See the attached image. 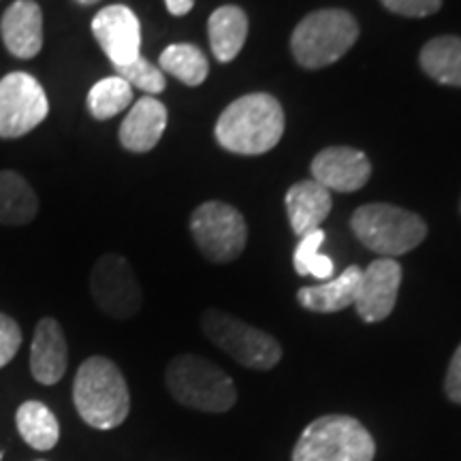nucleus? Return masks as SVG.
Wrapping results in <instances>:
<instances>
[{
    "instance_id": "obj_1",
    "label": "nucleus",
    "mask_w": 461,
    "mask_h": 461,
    "mask_svg": "<svg viewBox=\"0 0 461 461\" xmlns=\"http://www.w3.org/2000/svg\"><path fill=\"white\" fill-rule=\"evenodd\" d=\"M285 132V112L272 95L255 92L240 96L216 122V140L224 149L257 157L278 146Z\"/></svg>"
},
{
    "instance_id": "obj_2",
    "label": "nucleus",
    "mask_w": 461,
    "mask_h": 461,
    "mask_svg": "<svg viewBox=\"0 0 461 461\" xmlns=\"http://www.w3.org/2000/svg\"><path fill=\"white\" fill-rule=\"evenodd\" d=\"M73 403L90 428L113 429L122 425L131 412V393L120 367L107 357H88L75 374Z\"/></svg>"
},
{
    "instance_id": "obj_3",
    "label": "nucleus",
    "mask_w": 461,
    "mask_h": 461,
    "mask_svg": "<svg viewBox=\"0 0 461 461\" xmlns=\"http://www.w3.org/2000/svg\"><path fill=\"white\" fill-rule=\"evenodd\" d=\"M165 383L173 400L201 412H227L238 402L229 374L197 355L176 357L167 366Z\"/></svg>"
},
{
    "instance_id": "obj_4",
    "label": "nucleus",
    "mask_w": 461,
    "mask_h": 461,
    "mask_svg": "<svg viewBox=\"0 0 461 461\" xmlns=\"http://www.w3.org/2000/svg\"><path fill=\"white\" fill-rule=\"evenodd\" d=\"M376 442L359 420L327 414L312 420L293 448V461H372Z\"/></svg>"
},
{
    "instance_id": "obj_5",
    "label": "nucleus",
    "mask_w": 461,
    "mask_h": 461,
    "mask_svg": "<svg viewBox=\"0 0 461 461\" xmlns=\"http://www.w3.org/2000/svg\"><path fill=\"white\" fill-rule=\"evenodd\" d=\"M357 240L384 258L406 255L428 235V224L414 212L389 203L363 205L350 218Z\"/></svg>"
},
{
    "instance_id": "obj_6",
    "label": "nucleus",
    "mask_w": 461,
    "mask_h": 461,
    "mask_svg": "<svg viewBox=\"0 0 461 461\" xmlns=\"http://www.w3.org/2000/svg\"><path fill=\"white\" fill-rule=\"evenodd\" d=\"M359 37V24L344 9H321L303 17L293 31L291 51L305 68H322L338 62Z\"/></svg>"
},
{
    "instance_id": "obj_7",
    "label": "nucleus",
    "mask_w": 461,
    "mask_h": 461,
    "mask_svg": "<svg viewBox=\"0 0 461 461\" xmlns=\"http://www.w3.org/2000/svg\"><path fill=\"white\" fill-rule=\"evenodd\" d=\"M201 327L210 342L250 370H272L282 359L278 339L221 310H205Z\"/></svg>"
},
{
    "instance_id": "obj_8",
    "label": "nucleus",
    "mask_w": 461,
    "mask_h": 461,
    "mask_svg": "<svg viewBox=\"0 0 461 461\" xmlns=\"http://www.w3.org/2000/svg\"><path fill=\"white\" fill-rule=\"evenodd\" d=\"M190 233L201 255L214 263L235 261L246 248L248 227L244 216L222 201H207L190 216Z\"/></svg>"
},
{
    "instance_id": "obj_9",
    "label": "nucleus",
    "mask_w": 461,
    "mask_h": 461,
    "mask_svg": "<svg viewBox=\"0 0 461 461\" xmlns=\"http://www.w3.org/2000/svg\"><path fill=\"white\" fill-rule=\"evenodd\" d=\"M48 113V95L31 73L15 71L0 79V140L28 135Z\"/></svg>"
},
{
    "instance_id": "obj_10",
    "label": "nucleus",
    "mask_w": 461,
    "mask_h": 461,
    "mask_svg": "<svg viewBox=\"0 0 461 461\" xmlns=\"http://www.w3.org/2000/svg\"><path fill=\"white\" fill-rule=\"evenodd\" d=\"M90 293L101 312L115 321L132 319L141 310L143 293L131 263L120 255H103L90 272Z\"/></svg>"
},
{
    "instance_id": "obj_11",
    "label": "nucleus",
    "mask_w": 461,
    "mask_h": 461,
    "mask_svg": "<svg viewBox=\"0 0 461 461\" xmlns=\"http://www.w3.org/2000/svg\"><path fill=\"white\" fill-rule=\"evenodd\" d=\"M402 285V265L380 257L361 269L355 293V310L366 322H380L393 312Z\"/></svg>"
},
{
    "instance_id": "obj_12",
    "label": "nucleus",
    "mask_w": 461,
    "mask_h": 461,
    "mask_svg": "<svg viewBox=\"0 0 461 461\" xmlns=\"http://www.w3.org/2000/svg\"><path fill=\"white\" fill-rule=\"evenodd\" d=\"M92 34L113 67L129 65L141 56L140 20L124 5H109L101 9L92 20Z\"/></svg>"
},
{
    "instance_id": "obj_13",
    "label": "nucleus",
    "mask_w": 461,
    "mask_h": 461,
    "mask_svg": "<svg viewBox=\"0 0 461 461\" xmlns=\"http://www.w3.org/2000/svg\"><path fill=\"white\" fill-rule=\"evenodd\" d=\"M370 176V158L355 148H327L312 160V177L327 190L355 193L366 186Z\"/></svg>"
},
{
    "instance_id": "obj_14",
    "label": "nucleus",
    "mask_w": 461,
    "mask_h": 461,
    "mask_svg": "<svg viewBox=\"0 0 461 461\" xmlns=\"http://www.w3.org/2000/svg\"><path fill=\"white\" fill-rule=\"evenodd\" d=\"M68 366V346L60 322L45 316L37 322L31 346V374L39 384L60 383Z\"/></svg>"
},
{
    "instance_id": "obj_15",
    "label": "nucleus",
    "mask_w": 461,
    "mask_h": 461,
    "mask_svg": "<svg viewBox=\"0 0 461 461\" xmlns=\"http://www.w3.org/2000/svg\"><path fill=\"white\" fill-rule=\"evenodd\" d=\"M5 48L20 60H31L43 48V11L34 0H15L0 20Z\"/></svg>"
},
{
    "instance_id": "obj_16",
    "label": "nucleus",
    "mask_w": 461,
    "mask_h": 461,
    "mask_svg": "<svg viewBox=\"0 0 461 461\" xmlns=\"http://www.w3.org/2000/svg\"><path fill=\"white\" fill-rule=\"evenodd\" d=\"M167 129V107L154 96H143L126 113L120 126V143L135 154H146L158 146Z\"/></svg>"
},
{
    "instance_id": "obj_17",
    "label": "nucleus",
    "mask_w": 461,
    "mask_h": 461,
    "mask_svg": "<svg viewBox=\"0 0 461 461\" xmlns=\"http://www.w3.org/2000/svg\"><path fill=\"white\" fill-rule=\"evenodd\" d=\"M331 205V193L316 180L295 184L286 193V212L291 229L299 238L321 229V222L330 216Z\"/></svg>"
},
{
    "instance_id": "obj_18",
    "label": "nucleus",
    "mask_w": 461,
    "mask_h": 461,
    "mask_svg": "<svg viewBox=\"0 0 461 461\" xmlns=\"http://www.w3.org/2000/svg\"><path fill=\"white\" fill-rule=\"evenodd\" d=\"M359 278L361 267L350 265V267H346L338 278L327 280L325 285L299 288L297 302L302 303L305 310H310V312H339V310L355 303V293L357 285H359Z\"/></svg>"
},
{
    "instance_id": "obj_19",
    "label": "nucleus",
    "mask_w": 461,
    "mask_h": 461,
    "mask_svg": "<svg viewBox=\"0 0 461 461\" xmlns=\"http://www.w3.org/2000/svg\"><path fill=\"white\" fill-rule=\"evenodd\" d=\"M212 54L218 62H230L244 48L248 37V17L235 5L218 7L207 20Z\"/></svg>"
},
{
    "instance_id": "obj_20",
    "label": "nucleus",
    "mask_w": 461,
    "mask_h": 461,
    "mask_svg": "<svg viewBox=\"0 0 461 461\" xmlns=\"http://www.w3.org/2000/svg\"><path fill=\"white\" fill-rule=\"evenodd\" d=\"M39 214V197L24 176L17 171H0V224L22 227Z\"/></svg>"
},
{
    "instance_id": "obj_21",
    "label": "nucleus",
    "mask_w": 461,
    "mask_h": 461,
    "mask_svg": "<svg viewBox=\"0 0 461 461\" xmlns=\"http://www.w3.org/2000/svg\"><path fill=\"white\" fill-rule=\"evenodd\" d=\"M15 425L22 440L34 451H51L60 440V425L56 414L43 402L28 400L17 408Z\"/></svg>"
},
{
    "instance_id": "obj_22",
    "label": "nucleus",
    "mask_w": 461,
    "mask_h": 461,
    "mask_svg": "<svg viewBox=\"0 0 461 461\" xmlns=\"http://www.w3.org/2000/svg\"><path fill=\"white\" fill-rule=\"evenodd\" d=\"M420 67L442 86L461 88V39L436 37L420 50Z\"/></svg>"
},
{
    "instance_id": "obj_23",
    "label": "nucleus",
    "mask_w": 461,
    "mask_h": 461,
    "mask_svg": "<svg viewBox=\"0 0 461 461\" xmlns=\"http://www.w3.org/2000/svg\"><path fill=\"white\" fill-rule=\"evenodd\" d=\"M160 71L173 75L186 86H201L205 82L210 65L207 58L197 45L193 43H173L160 54Z\"/></svg>"
},
{
    "instance_id": "obj_24",
    "label": "nucleus",
    "mask_w": 461,
    "mask_h": 461,
    "mask_svg": "<svg viewBox=\"0 0 461 461\" xmlns=\"http://www.w3.org/2000/svg\"><path fill=\"white\" fill-rule=\"evenodd\" d=\"M132 103V88L122 77L113 75L96 82L88 92V109L95 120H109L122 113Z\"/></svg>"
},
{
    "instance_id": "obj_25",
    "label": "nucleus",
    "mask_w": 461,
    "mask_h": 461,
    "mask_svg": "<svg viewBox=\"0 0 461 461\" xmlns=\"http://www.w3.org/2000/svg\"><path fill=\"white\" fill-rule=\"evenodd\" d=\"M325 241V230L316 229L312 233L303 235L293 255V265L299 276H314L319 280H331L333 261L330 257L321 255V246Z\"/></svg>"
},
{
    "instance_id": "obj_26",
    "label": "nucleus",
    "mask_w": 461,
    "mask_h": 461,
    "mask_svg": "<svg viewBox=\"0 0 461 461\" xmlns=\"http://www.w3.org/2000/svg\"><path fill=\"white\" fill-rule=\"evenodd\" d=\"M118 77H122L124 82L131 84V88H140L146 92V95H160L167 88L165 73L160 71V67L152 65V62L146 60V58L140 56L135 60L129 62V65L113 67Z\"/></svg>"
},
{
    "instance_id": "obj_27",
    "label": "nucleus",
    "mask_w": 461,
    "mask_h": 461,
    "mask_svg": "<svg viewBox=\"0 0 461 461\" xmlns=\"http://www.w3.org/2000/svg\"><path fill=\"white\" fill-rule=\"evenodd\" d=\"M22 346V330L15 319L0 312V367H5L17 355Z\"/></svg>"
},
{
    "instance_id": "obj_28",
    "label": "nucleus",
    "mask_w": 461,
    "mask_h": 461,
    "mask_svg": "<svg viewBox=\"0 0 461 461\" xmlns=\"http://www.w3.org/2000/svg\"><path fill=\"white\" fill-rule=\"evenodd\" d=\"M391 14L406 17H428L442 7V0H380Z\"/></svg>"
},
{
    "instance_id": "obj_29",
    "label": "nucleus",
    "mask_w": 461,
    "mask_h": 461,
    "mask_svg": "<svg viewBox=\"0 0 461 461\" xmlns=\"http://www.w3.org/2000/svg\"><path fill=\"white\" fill-rule=\"evenodd\" d=\"M445 391L447 397L455 403H461V344L455 350L451 363H448L447 378H445Z\"/></svg>"
},
{
    "instance_id": "obj_30",
    "label": "nucleus",
    "mask_w": 461,
    "mask_h": 461,
    "mask_svg": "<svg viewBox=\"0 0 461 461\" xmlns=\"http://www.w3.org/2000/svg\"><path fill=\"white\" fill-rule=\"evenodd\" d=\"M165 3H167V9H169V14L176 17L186 15L188 11L194 7V0H165Z\"/></svg>"
},
{
    "instance_id": "obj_31",
    "label": "nucleus",
    "mask_w": 461,
    "mask_h": 461,
    "mask_svg": "<svg viewBox=\"0 0 461 461\" xmlns=\"http://www.w3.org/2000/svg\"><path fill=\"white\" fill-rule=\"evenodd\" d=\"M77 5H84V7H90V5H96L99 0H75Z\"/></svg>"
},
{
    "instance_id": "obj_32",
    "label": "nucleus",
    "mask_w": 461,
    "mask_h": 461,
    "mask_svg": "<svg viewBox=\"0 0 461 461\" xmlns=\"http://www.w3.org/2000/svg\"><path fill=\"white\" fill-rule=\"evenodd\" d=\"M0 459H3V451H0Z\"/></svg>"
},
{
    "instance_id": "obj_33",
    "label": "nucleus",
    "mask_w": 461,
    "mask_h": 461,
    "mask_svg": "<svg viewBox=\"0 0 461 461\" xmlns=\"http://www.w3.org/2000/svg\"><path fill=\"white\" fill-rule=\"evenodd\" d=\"M39 461H43V459H39Z\"/></svg>"
}]
</instances>
